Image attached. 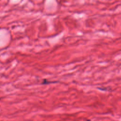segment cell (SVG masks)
<instances>
[{
	"mask_svg": "<svg viewBox=\"0 0 121 121\" xmlns=\"http://www.w3.org/2000/svg\"></svg>",
	"mask_w": 121,
	"mask_h": 121,
	"instance_id": "6da1fadb",
	"label": "cell"
}]
</instances>
